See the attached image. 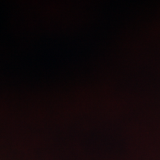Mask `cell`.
I'll list each match as a JSON object with an SVG mask.
<instances>
[]
</instances>
